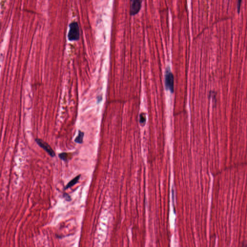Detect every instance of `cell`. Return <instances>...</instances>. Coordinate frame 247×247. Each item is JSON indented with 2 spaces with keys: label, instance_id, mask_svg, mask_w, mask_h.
I'll return each mask as SVG.
<instances>
[{
  "label": "cell",
  "instance_id": "cell-1",
  "mask_svg": "<svg viewBox=\"0 0 247 247\" xmlns=\"http://www.w3.org/2000/svg\"><path fill=\"white\" fill-rule=\"evenodd\" d=\"M165 86L167 90L173 93L174 92V75L171 72L169 66L166 68L165 73Z\"/></svg>",
  "mask_w": 247,
  "mask_h": 247
},
{
  "label": "cell",
  "instance_id": "cell-2",
  "mask_svg": "<svg viewBox=\"0 0 247 247\" xmlns=\"http://www.w3.org/2000/svg\"><path fill=\"white\" fill-rule=\"evenodd\" d=\"M79 27L76 22L71 23L70 25V30L68 37L70 41H76L79 38Z\"/></svg>",
  "mask_w": 247,
  "mask_h": 247
},
{
  "label": "cell",
  "instance_id": "cell-3",
  "mask_svg": "<svg viewBox=\"0 0 247 247\" xmlns=\"http://www.w3.org/2000/svg\"><path fill=\"white\" fill-rule=\"evenodd\" d=\"M35 141L36 142L37 144L40 147L42 148L43 149H44V150L45 151V152L49 154V156H50L52 157L55 156V152L52 149V148L51 147V146L47 142L42 140V139H38V138L35 139Z\"/></svg>",
  "mask_w": 247,
  "mask_h": 247
},
{
  "label": "cell",
  "instance_id": "cell-4",
  "mask_svg": "<svg viewBox=\"0 0 247 247\" xmlns=\"http://www.w3.org/2000/svg\"><path fill=\"white\" fill-rule=\"evenodd\" d=\"M142 6V1L139 0H134L131 1L130 8V13L131 15L137 14L140 10Z\"/></svg>",
  "mask_w": 247,
  "mask_h": 247
},
{
  "label": "cell",
  "instance_id": "cell-5",
  "mask_svg": "<svg viewBox=\"0 0 247 247\" xmlns=\"http://www.w3.org/2000/svg\"><path fill=\"white\" fill-rule=\"evenodd\" d=\"M80 178V175H78V176H77V177H76L75 178L73 179V180H72L71 181H70V182L68 183V184L66 185V186L65 187V189H68V188H70V187L73 186V185H75V184H76V183L78 181Z\"/></svg>",
  "mask_w": 247,
  "mask_h": 247
},
{
  "label": "cell",
  "instance_id": "cell-6",
  "mask_svg": "<svg viewBox=\"0 0 247 247\" xmlns=\"http://www.w3.org/2000/svg\"><path fill=\"white\" fill-rule=\"evenodd\" d=\"M84 135V132H81V131H79L78 135L77 136L76 139L75 140V142H77V143H82V142H83Z\"/></svg>",
  "mask_w": 247,
  "mask_h": 247
},
{
  "label": "cell",
  "instance_id": "cell-7",
  "mask_svg": "<svg viewBox=\"0 0 247 247\" xmlns=\"http://www.w3.org/2000/svg\"><path fill=\"white\" fill-rule=\"evenodd\" d=\"M59 157L61 159L64 160V161H66L68 159V154L67 153H66L60 154H59Z\"/></svg>",
  "mask_w": 247,
  "mask_h": 247
},
{
  "label": "cell",
  "instance_id": "cell-8",
  "mask_svg": "<svg viewBox=\"0 0 247 247\" xmlns=\"http://www.w3.org/2000/svg\"><path fill=\"white\" fill-rule=\"evenodd\" d=\"M145 121H146V117L144 114H140V123H145Z\"/></svg>",
  "mask_w": 247,
  "mask_h": 247
},
{
  "label": "cell",
  "instance_id": "cell-9",
  "mask_svg": "<svg viewBox=\"0 0 247 247\" xmlns=\"http://www.w3.org/2000/svg\"><path fill=\"white\" fill-rule=\"evenodd\" d=\"M241 0H239L237 1V11L238 12H239L240 11V6H241Z\"/></svg>",
  "mask_w": 247,
  "mask_h": 247
}]
</instances>
